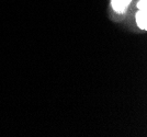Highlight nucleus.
Returning a JSON list of instances; mask_svg holds the SVG:
<instances>
[{"label":"nucleus","instance_id":"obj_3","mask_svg":"<svg viewBox=\"0 0 147 137\" xmlns=\"http://www.w3.org/2000/svg\"><path fill=\"white\" fill-rule=\"evenodd\" d=\"M137 8L143 11H147V0H140L137 3Z\"/></svg>","mask_w":147,"mask_h":137},{"label":"nucleus","instance_id":"obj_1","mask_svg":"<svg viewBox=\"0 0 147 137\" xmlns=\"http://www.w3.org/2000/svg\"><path fill=\"white\" fill-rule=\"evenodd\" d=\"M131 1L132 0H111V5L117 12H124L131 3Z\"/></svg>","mask_w":147,"mask_h":137},{"label":"nucleus","instance_id":"obj_2","mask_svg":"<svg viewBox=\"0 0 147 137\" xmlns=\"http://www.w3.org/2000/svg\"><path fill=\"white\" fill-rule=\"evenodd\" d=\"M136 23L142 30H147V11L140 10L136 13Z\"/></svg>","mask_w":147,"mask_h":137}]
</instances>
